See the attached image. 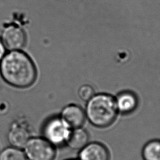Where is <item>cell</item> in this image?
I'll use <instances>...</instances> for the list:
<instances>
[{
	"label": "cell",
	"mask_w": 160,
	"mask_h": 160,
	"mask_svg": "<svg viewBox=\"0 0 160 160\" xmlns=\"http://www.w3.org/2000/svg\"><path fill=\"white\" fill-rule=\"evenodd\" d=\"M59 116L71 129L82 127L86 120L84 109L76 104L65 106Z\"/></svg>",
	"instance_id": "52a82bcc"
},
{
	"label": "cell",
	"mask_w": 160,
	"mask_h": 160,
	"mask_svg": "<svg viewBox=\"0 0 160 160\" xmlns=\"http://www.w3.org/2000/svg\"><path fill=\"white\" fill-rule=\"evenodd\" d=\"M95 94L94 88L89 84L82 85L78 90V96L79 98L84 101H88Z\"/></svg>",
	"instance_id": "4fadbf2b"
},
{
	"label": "cell",
	"mask_w": 160,
	"mask_h": 160,
	"mask_svg": "<svg viewBox=\"0 0 160 160\" xmlns=\"http://www.w3.org/2000/svg\"><path fill=\"white\" fill-rule=\"evenodd\" d=\"M1 39L6 49L10 51L21 50L26 41V34L23 29L13 24L8 25L4 28Z\"/></svg>",
	"instance_id": "8992f818"
},
{
	"label": "cell",
	"mask_w": 160,
	"mask_h": 160,
	"mask_svg": "<svg viewBox=\"0 0 160 160\" xmlns=\"http://www.w3.org/2000/svg\"><path fill=\"white\" fill-rule=\"evenodd\" d=\"M6 48L0 38V61L6 54Z\"/></svg>",
	"instance_id": "5bb4252c"
},
{
	"label": "cell",
	"mask_w": 160,
	"mask_h": 160,
	"mask_svg": "<svg viewBox=\"0 0 160 160\" xmlns=\"http://www.w3.org/2000/svg\"><path fill=\"white\" fill-rule=\"evenodd\" d=\"M56 148L43 136H32L22 148L28 160H54Z\"/></svg>",
	"instance_id": "277c9868"
},
{
	"label": "cell",
	"mask_w": 160,
	"mask_h": 160,
	"mask_svg": "<svg viewBox=\"0 0 160 160\" xmlns=\"http://www.w3.org/2000/svg\"><path fill=\"white\" fill-rule=\"evenodd\" d=\"M89 136L88 131L82 127L72 129L66 142L70 149L79 151L88 142Z\"/></svg>",
	"instance_id": "30bf717a"
},
{
	"label": "cell",
	"mask_w": 160,
	"mask_h": 160,
	"mask_svg": "<svg viewBox=\"0 0 160 160\" xmlns=\"http://www.w3.org/2000/svg\"><path fill=\"white\" fill-rule=\"evenodd\" d=\"M141 156L143 160H160V140L147 142L142 147Z\"/></svg>",
	"instance_id": "8fae6325"
},
{
	"label": "cell",
	"mask_w": 160,
	"mask_h": 160,
	"mask_svg": "<svg viewBox=\"0 0 160 160\" xmlns=\"http://www.w3.org/2000/svg\"><path fill=\"white\" fill-rule=\"evenodd\" d=\"M71 129L58 116L46 120L42 128V136L56 148L66 145Z\"/></svg>",
	"instance_id": "3957f363"
},
{
	"label": "cell",
	"mask_w": 160,
	"mask_h": 160,
	"mask_svg": "<svg viewBox=\"0 0 160 160\" xmlns=\"http://www.w3.org/2000/svg\"><path fill=\"white\" fill-rule=\"evenodd\" d=\"M86 119L98 128L110 126L118 114L114 96L108 93H97L86 101L84 108Z\"/></svg>",
	"instance_id": "7a4b0ae2"
},
{
	"label": "cell",
	"mask_w": 160,
	"mask_h": 160,
	"mask_svg": "<svg viewBox=\"0 0 160 160\" xmlns=\"http://www.w3.org/2000/svg\"><path fill=\"white\" fill-rule=\"evenodd\" d=\"M0 160H28L22 149L8 146L0 151Z\"/></svg>",
	"instance_id": "7c38bea8"
},
{
	"label": "cell",
	"mask_w": 160,
	"mask_h": 160,
	"mask_svg": "<svg viewBox=\"0 0 160 160\" xmlns=\"http://www.w3.org/2000/svg\"><path fill=\"white\" fill-rule=\"evenodd\" d=\"M32 130L29 123L24 119L14 120L10 125L7 138L10 146L22 149L32 137Z\"/></svg>",
	"instance_id": "5b68a950"
},
{
	"label": "cell",
	"mask_w": 160,
	"mask_h": 160,
	"mask_svg": "<svg viewBox=\"0 0 160 160\" xmlns=\"http://www.w3.org/2000/svg\"><path fill=\"white\" fill-rule=\"evenodd\" d=\"M115 104L118 114L128 115L133 112L138 108L139 100L137 95L131 91H122L115 97Z\"/></svg>",
	"instance_id": "9c48e42d"
},
{
	"label": "cell",
	"mask_w": 160,
	"mask_h": 160,
	"mask_svg": "<svg viewBox=\"0 0 160 160\" xmlns=\"http://www.w3.org/2000/svg\"><path fill=\"white\" fill-rule=\"evenodd\" d=\"M79 160H110L108 148L99 142H89L79 151Z\"/></svg>",
	"instance_id": "ba28073f"
},
{
	"label": "cell",
	"mask_w": 160,
	"mask_h": 160,
	"mask_svg": "<svg viewBox=\"0 0 160 160\" xmlns=\"http://www.w3.org/2000/svg\"><path fill=\"white\" fill-rule=\"evenodd\" d=\"M0 73L9 85L26 88L36 78V69L31 59L21 50L10 51L0 61Z\"/></svg>",
	"instance_id": "6da1fadb"
},
{
	"label": "cell",
	"mask_w": 160,
	"mask_h": 160,
	"mask_svg": "<svg viewBox=\"0 0 160 160\" xmlns=\"http://www.w3.org/2000/svg\"><path fill=\"white\" fill-rule=\"evenodd\" d=\"M66 160H79L78 159H66Z\"/></svg>",
	"instance_id": "9a60e30c"
}]
</instances>
